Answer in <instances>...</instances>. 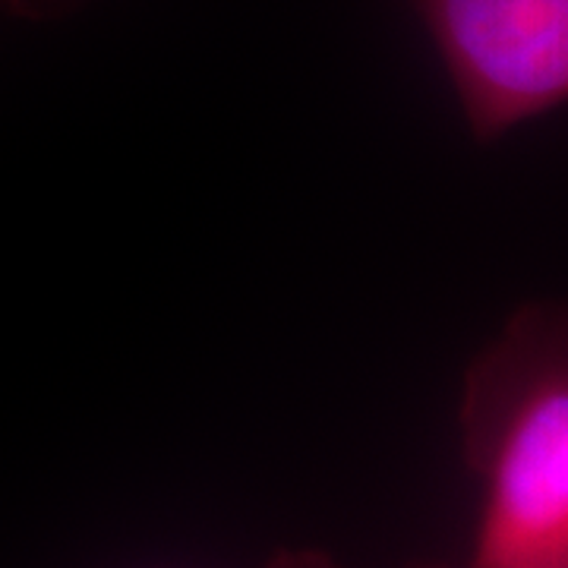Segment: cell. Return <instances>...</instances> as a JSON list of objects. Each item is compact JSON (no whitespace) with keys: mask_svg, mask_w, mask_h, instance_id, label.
I'll use <instances>...</instances> for the list:
<instances>
[{"mask_svg":"<svg viewBox=\"0 0 568 568\" xmlns=\"http://www.w3.org/2000/svg\"><path fill=\"white\" fill-rule=\"evenodd\" d=\"M263 568H345L335 556H328L325 549L316 547H297V549H278Z\"/></svg>","mask_w":568,"mask_h":568,"instance_id":"cell-4","label":"cell"},{"mask_svg":"<svg viewBox=\"0 0 568 568\" xmlns=\"http://www.w3.org/2000/svg\"><path fill=\"white\" fill-rule=\"evenodd\" d=\"M462 446L480 484L467 568L568 562V316L518 306L467 366Z\"/></svg>","mask_w":568,"mask_h":568,"instance_id":"cell-1","label":"cell"},{"mask_svg":"<svg viewBox=\"0 0 568 568\" xmlns=\"http://www.w3.org/2000/svg\"><path fill=\"white\" fill-rule=\"evenodd\" d=\"M417 568H452V566H417Z\"/></svg>","mask_w":568,"mask_h":568,"instance_id":"cell-5","label":"cell"},{"mask_svg":"<svg viewBox=\"0 0 568 568\" xmlns=\"http://www.w3.org/2000/svg\"><path fill=\"white\" fill-rule=\"evenodd\" d=\"M89 0H0V10L13 20L26 22H54L82 10Z\"/></svg>","mask_w":568,"mask_h":568,"instance_id":"cell-3","label":"cell"},{"mask_svg":"<svg viewBox=\"0 0 568 568\" xmlns=\"http://www.w3.org/2000/svg\"><path fill=\"white\" fill-rule=\"evenodd\" d=\"M477 142L568 102V0H405Z\"/></svg>","mask_w":568,"mask_h":568,"instance_id":"cell-2","label":"cell"},{"mask_svg":"<svg viewBox=\"0 0 568 568\" xmlns=\"http://www.w3.org/2000/svg\"><path fill=\"white\" fill-rule=\"evenodd\" d=\"M544 568H568V562H562V566H544Z\"/></svg>","mask_w":568,"mask_h":568,"instance_id":"cell-6","label":"cell"}]
</instances>
